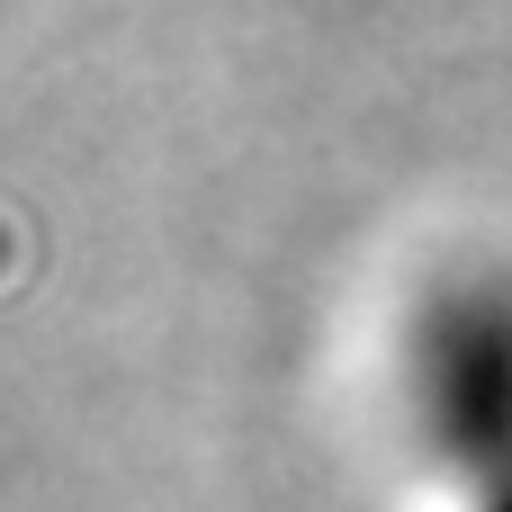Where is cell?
I'll use <instances>...</instances> for the list:
<instances>
[{
    "mask_svg": "<svg viewBox=\"0 0 512 512\" xmlns=\"http://www.w3.org/2000/svg\"><path fill=\"white\" fill-rule=\"evenodd\" d=\"M405 396L459 512H512V270H459L414 306Z\"/></svg>",
    "mask_w": 512,
    "mask_h": 512,
    "instance_id": "1",
    "label": "cell"
}]
</instances>
